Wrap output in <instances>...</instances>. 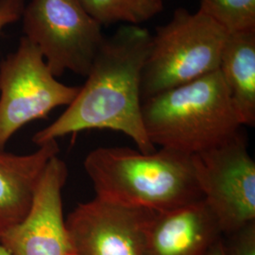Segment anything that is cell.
Returning a JSON list of instances; mask_svg holds the SVG:
<instances>
[{"label": "cell", "mask_w": 255, "mask_h": 255, "mask_svg": "<svg viewBox=\"0 0 255 255\" xmlns=\"http://www.w3.org/2000/svg\"><path fill=\"white\" fill-rule=\"evenodd\" d=\"M151 35L144 27L126 25L105 38L85 84L53 123L32 141L41 146L88 129H111L130 138L141 152H153L142 118L141 78Z\"/></svg>", "instance_id": "6da1fadb"}, {"label": "cell", "mask_w": 255, "mask_h": 255, "mask_svg": "<svg viewBox=\"0 0 255 255\" xmlns=\"http://www.w3.org/2000/svg\"><path fill=\"white\" fill-rule=\"evenodd\" d=\"M83 165L96 198L113 204L162 213L202 201L190 155L98 147Z\"/></svg>", "instance_id": "7a4b0ae2"}, {"label": "cell", "mask_w": 255, "mask_h": 255, "mask_svg": "<svg viewBox=\"0 0 255 255\" xmlns=\"http://www.w3.org/2000/svg\"><path fill=\"white\" fill-rule=\"evenodd\" d=\"M142 118L154 146L190 156L226 142L243 126L219 70L145 100Z\"/></svg>", "instance_id": "3957f363"}, {"label": "cell", "mask_w": 255, "mask_h": 255, "mask_svg": "<svg viewBox=\"0 0 255 255\" xmlns=\"http://www.w3.org/2000/svg\"><path fill=\"white\" fill-rule=\"evenodd\" d=\"M228 33L201 11L175 10L157 27L141 78L143 101L219 70Z\"/></svg>", "instance_id": "277c9868"}, {"label": "cell", "mask_w": 255, "mask_h": 255, "mask_svg": "<svg viewBox=\"0 0 255 255\" xmlns=\"http://www.w3.org/2000/svg\"><path fill=\"white\" fill-rule=\"evenodd\" d=\"M22 17L25 37L55 77L66 70L88 75L105 37L80 0H31Z\"/></svg>", "instance_id": "5b68a950"}, {"label": "cell", "mask_w": 255, "mask_h": 255, "mask_svg": "<svg viewBox=\"0 0 255 255\" xmlns=\"http://www.w3.org/2000/svg\"><path fill=\"white\" fill-rule=\"evenodd\" d=\"M81 87L57 81L40 50L26 37L0 64V151L27 123L68 106Z\"/></svg>", "instance_id": "8992f818"}, {"label": "cell", "mask_w": 255, "mask_h": 255, "mask_svg": "<svg viewBox=\"0 0 255 255\" xmlns=\"http://www.w3.org/2000/svg\"><path fill=\"white\" fill-rule=\"evenodd\" d=\"M202 201L223 236L255 221V163L241 132L192 155Z\"/></svg>", "instance_id": "52a82bcc"}, {"label": "cell", "mask_w": 255, "mask_h": 255, "mask_svg": "<svg viewBox=\"0 0 255 255\" xmlns=\"http://www.w3.org/2000/svg\"><path fill=\"white\" fill-rule=\"evenodd\" d=\"M154 215L95 198L78 204L65 223L80 255H146V233Z\"/></svg>", "instance_id": "ba28073f"}, {"label": "cell", "mask_w": 255, "mask_h": 255, "mask_svg": "<svg viewBox=\"0 0 255 255\" xmlns=\"http://www.w3.org/2000/svg\"><path fill=\"white\" fill-rule=\"evenodd\" d=\"M67 166L54 156L46 165L33 205L20 224L0 235V245L11 255H80L66 227L63 188Z\"/></svg>", "instance_id": "9c48e42d"}, {"label": "cell", "mask_w": 255, "mask_h": 255, "mask_svg": "<svg viewBox=\"0 0 255 255\" xmlns=\"http://www.w3.org/2000/svg\"><path fill=\"white\" fill-rule=\"evenodd\" d=\"M223 237L203 201L155 213L146 238V255H208Z\"/></svg>", "instance_id": "30bf717a"}, {"label": "cell", "mask_w": 255, "mask_h": 255, "mask_svg": "<svg viewBox=\"0 0 255 255\" xmlns=\"http://www.w3.org/2000/svg\"><path fill=\"white\" fill-rule=\"evenodd\" d=\"M59 151L57 140L29 154L0 151V235L27 218L46 165Z\"/></svg>", "instance_id": "8fae6325"}, {"label": "cell", "mask_w": 255, "mask_h": 255, "mask_svg": "<svg viewBox=\"0 0 255 255\" xmlns=\"http://www.w3.org/2000/svg\"><path fill=\"white\" fill-rule=\"evenodd\" d=\"M243 126L255 124V31L228 34L219 67Z\"/></svg>", "instance_id": "7c38bea8"}, {"label": "cell", "mask_w": 255, "mask_h": 255, "mask_svg": "<svg viewBox=\"0 0 255 255\" xmlns=\"http://www.w3.org/2000/svg\"><path fill=\"white\" fill-rule=\"evenodd\" d=\"M82 7L99 24L125 22L138 26L163 10L162 0H80Z\"/></svg>", "instance_id": "4fadbf2b"}, {"label": "cell", "mask_w": 255, "mask_h": 255, "mask_svg": "<svg viewBox=\"0 0 255 255\" xmlns=\"http://www.w3.org/2000/svg\"><path fill=\"white\" fill-rule=\"evenodd\" d=\"M199 11L228 34L255 31V0H201Z\"/></svg>", "instance_id": "5bb4252c"}, {"label": "cell", "mask_w": 255, "mask_h": 255, "mask_svg": "<svg viewBox=\"0 0 255 255\" xmlns=\"http://www.w3.org/2000/svg\"><path fill=\"white\" fill-rule=\"evenodd\" d=\"M224 255H255V221L226 235Z\"/></svg>", "instance_id": "9a60e30c"}, {"label": "cell", "mask_w": 255, "mask_h": 255, "mask_svg": "<svg viewBox=\"0 0 255 255\" xmlns=\"http://www.w3.org/2000/svg\"><path fill=\"white\" fill-rule=\"evenodd\" d=\"M25 0H0V32L7 25L21 18Z\"/></svg>", "instance_id": "2e32d148"}, {"label": "cell", "mask_w": 255, "mask_h": 255, "mask_svg": "<svg viewBox=\"0 0 255 255\" xmlns=\"http://www.w3.org/2000/svg\"><path fill=\"white\" fill-rule=\"evenodd\" d=\"M208 255H224V249H223V237L219 239V241L212 247L210 250Z\"/></svg>", "instance_id": "e0dca14e"}, {"label": "cell", "mask_w": 255, "mask_h": 255, "mask_svg": "<svg viewBox=\"0 0 255 255\" xmlns=\"http://www.w3.org/2000/svg\"><path fill=\"white\" fill-rule=\"evenodd\" d=\"M0 255H11L7 252V250L5 248L0 245Z\"/></svg>", "instance_id": "ac0fdd59"}]
</instances>
